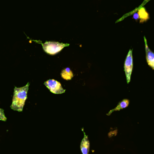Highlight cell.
I'll list each match as a JSON object with an SVG mask.
<instances>
[{"label":"cell","instance_id":"6da1fadb","mask_svg":"<svg viewBox=\"0 0 154 154\" xmlns=\"http://www.w3.org/2000/svg\"><path fill=\"white\" fill-rule=\"evenodd\" d=\"M29 86L30 83L28 82L24 87L14 88L12 103L11 106L12 109L19 112L23 111L25 100L27 99Z\"/></svg>","mask_w":154,"mask_h":154},{"label":"cell","instance_id":"7a4b0ae2","mask_svg":"<svg viewBox=\"0 0 154 154\" xmlns=\"http://www.w3.org/2000/svg\"><path fill=\"white\" fill-rule=\"evenodd\" d=\"M42 45V48L47 54L51 55H56L61 51L65 47L69 46V44L60 43L56 42H46L42 43L40 42Z\"/></svg>","mask_w":154,"mask_h":154},{"label":"cell","instance_id":"3957f363","mask_svg":"<svg viewBox=\"0 0 154 154\" xmlns=\"http://www.w3.org/2000/svg\"><path fill=\"white\" fill-rule=\"evenodd\" d=\"M133 49L129 50L128 54L127 56L125 61L124 68L125 73L126 77L127 83H129L131 80V75L133 69Z\"/></svg>","mask_w":154,"mask_h":154},{"label":"cell","instance_id":"277c9868","mask_svg":"<svg viewBox=\"0 0 154 154\" xmlns=\"http://www.w3.org/2000/svg\"><path fill=\"white\" fill-rule=\"evenodd\" d=\"M44 84L51 92L54 94H62L66 91V90L62 88L60 82L55 80H48Z\"/></svg>","mask_w":154,"mask_h":154},{"label":"cell","instance_id":"5b68a950","mask_svg":"<svg viewBox=\"0 0 154 154\" xmlns=\"http://www.w3.org/2000/svg\"><path fill=\"white\" fill-rule=\"evenodd\" d=\"M145 42L146 53V59L147 63L149 66L151 67L153 70L154 69V54L153 52L150 49L148 45L146 37H144Z\"/></svg>","mask_w":154,"mask_h":154},{"label":"cell","instance_id":"8992f818","mask_svg":"<svg viewBox=\"0 0 154 154\" xmlns=\"http://www.w3.org/2000/svg\"><path fill=\"white\" fill-rule=\"evenodd\" d=\"M83 133H84V137L80 143V150L82 154H89L90 143L87 136L85 132H83Z\"/></svg>","mask_w":154,"mask_h":154},{"label":"cell","instance_id":"52a82bcc","mask_svg":"<svg viewBox=\"0 0 154 154\" xmlns=\"http://www.w3.org/2000/svg\"><path fill=\"white\" fill-rule=\"evenodd\" d=\"M129 104V100L128 99H124L122 101L118 103L116 107L114 109H111L109 111L108 114H107V116H109L111 115V114L114 111H119L121 109L125 108L128 106Z\"/></svg>","mask_w":154,"mask_h":154},{"label":"cell","instance_id":"ba28073f","mask_svg":"<svg viewBox=\"0 0 154 154\" xmlns=\"http://www.w3.org/2000/svg\"><path fill=\"white\" fill-rule=\"evenodd\" d=\"M138 14L141 23L146 21L149 19V14L144 7H142L139 10Z\"/></svg>","mask_w":154,"mask_h":154},{"label":"cell","instance_id":"9c48e42d","mask_svg":"<svg viewBox=\"0 0 154 154\" xmlns=\"http://www.w3.org/2000/svg\"><path fill=\"white\" fill-rule=\"evenodd\" d=\"M61 75L62 79L68 81L70 80L74 76L72 71L69 68H67L63 69L61 73Z\"/></svg>","mask_w":154,"mask_h":154},{"label":"cell","instance_id":"30bf717a","mask_svg":"<svg viewBox=\"0 0 154 154\" xmlns=\"http://www.w3.org/2000/svg\"><path fill=\"white\" fill-rule=\"evenodd\" d=\"M7 118L5 115L4 111L2 109L0 108V120L2 121H6Z\"/></svg>","mask_w":154,"mask_h":154},{"label":"cell","instance_id":"8fae6325","mask_svg":"<svg viewBox=\"0 0 154 154\" xmlns=\"http://www.w3.org/2000/svg\"><path fill=\"white\" fill-rule=\"evenodd\" d=\"M134 19L136 20H137L139 19V15H138V13H136L134 14Z\"/></svg>","mask_w":154,"mask_h":154}]
</instances>
